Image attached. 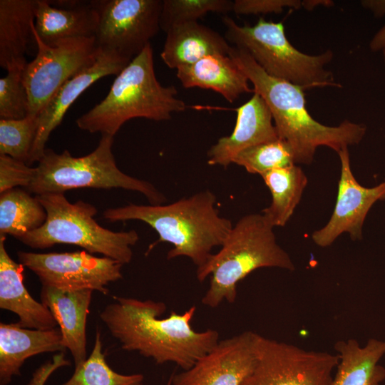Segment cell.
<instances>
[{"label": "cell", "mask_w": 385, "mask_h": 385, "mask_svg": "<svg viewBox=\"0 0 385 385\" xmlns=\"http://www.w3.org/2000/svg\"><path fill=\"white\" fill-rule=\"evenodd\" d=\"M232 48L218 32L197 21L175 25L166 32L160 53L170 68L194 63L210 55H229Z\"/></svg>", "instance_id": "7402d4cb"}, {"label": "cell", "mask_w": 385, "mask_h": 385, "mask_svg": "<svg viewBox=\"0 0 385 385\" xmlns=\"http://www.w3.org/2000/svg\"><path fill=\"white\" fill-rule=\"evenodd\" d=\"M334 349L339 357L332 385H380L385 368L379 364L385 355V340L370 339L361 346L354 339L338 341Z\"/></svg>", "instance_id": "603a6c76"}, {"label": "cell", "mask_w": 385, "mask_h": 385, "mask_svg": "<svg viewBox=\"0 0 385 385\" xmlns=\"http://www.w3.org/2000/svg\"><path fill=\"white\" fill-rule=\"evenodd\" d=\"M262 178L269 188L272 202L262 214L273 227H283L300 202L308 180L296 164L273 169Z\"/></svg>", "instance_id": "d4e9b609"}, {"label": "cell", "mask_w": 385, "mask_h": 385, "mask_svg": "<svg viewBox=\"0 0 385 385\" xmlns=\"http://www.w3.org/2000/svg\"><path fill=\"white\" fill-rule=\"evenodd\" d=\"M26 64L10 67L0 78V119H21L28 115L29 96L23 81Z\"/></svg>", "instance_id": "4dcf8cb0"}, {"label": "cell", "mask_w": 385, "mask_h": 385, "mask_svg": "<svg viewBox=\"0 0 385 385\" xmlns=\"http://www.w3.org/2000/svg\"><path fill=\"white\" fill-rule=\"evenodd\" d=\"M47 213L38 200L20 188L6 190L0 195V236L9 235L19 239L41 227Z\"/></svg>", "instance_id": "484cf974"}, {"label": "cell", "mask_w": 385, "mask_h": 385, "mask_svg": "<svg viewBox=\"0 0 385 385\" xmlns=\"http://www.w3.org/2000/svg\"><path fill=\"white\" fill-rule=\"evenodd\" d=\"M35 0H0V66L26 63L24 56L33 38Z\"/></svg>", "instance_id": "cb8c5ba5"}, {"label": "cell", "mask_w": 385, "mask_h": 385, "mask_svg": "<svg viewBox=\"0 0 385 385\" xmlns=\"http://www.w3.org/2000/svg\"><path fill=\"white\" fill-rule=\"evenodd\" d=\"M171 381H172V379L170 380V381L168 382V385H170V384H171Z\"/></svg>", "instance_id": "74e56055"}, {"label": "cell", "mask_w": 385, "mask_h": 385, "mask_svg": "<svg viewBox=\"0 0 385 385\" xmlns=\"http://www.w3.org/2000/svg\"><path fill=\"white\" fill-rule=\"evenodd\" d=\"M93 290H66L42 286L41 302L50 310L75 363L80 366L87 359L86 327Z\"/></svg>", "instance_id": "e0dca14e"}, {"label": "cell", "mask_w": 385, "mask_h": 385, "mask_svg": "<svg viewBox=\"0 0 385 385\" xmlns=\"http://www.w3.org/2000/svg\"><path fill=\"white\" fill-rule=\"evenodd\" d=\"M177 94L175 86H163L158 81L149 43L116 76L106 96L76 120V125L113 137L132 118L166 120L173 113L184 111L187 106Z\"/></svg>", "instance_id": "277c9868"}, {"label": "cell", "mask_w": 385, "mask_h": 385, "mask_svg": "<svg viewBox=\"0 0 385 385\" xmlns=\"http://www.w3.org/2000/svg\"><path fill=\"white\" fill-rule=\"evenodd\" d=\"M130 61L116 52L101 49L96 62L65 82L38 116L36 138L27 165L38 162L46 150V143L58 126L69 107L88 87L109 75H118Z\"/></svg>", "instance_id": "9a60e30c"}, {"label": "cell", "mask_w": 385, "mask_h": 385, "mask_svg": "<svg viewBox=\"0 0 385 385\" xmlns=\"http://www.w3.org/2000/svg\"><path fill=\"white\" fill-rule=\"evenodd\" d=\"M23 267L9 256L5 248V236H0V308L16 314L21 327L56 328L57 322L50 310L35 300L24 284Z\"/></svg>", "instance_id": "d6986e66"}, {"label": "cell", "mask_w": 385, "mask_h": 385, "mask_svg": "<svg viewBox=\"0 0 385 385\" xmlns=\"http://www.w3.org/2000/svg\"><path fill=\"white\" fill-rule=\"evenodd\" d=\"M36 174V168L6 155H0V193L22 186L28 188Z\"/></svg>", "instance_id": "1f68e13d"}, {"label": "cell", "mask_w": 385, "mask_h": 385, "mask_svg": "<svg viewBox=\"0 0 385 385\" xmlns=\"http://www.w3.org/2000/svg\"><path fill=\"white\" fill-rule=\"evenodd\" d=\"M113 299L99 314L101 321L123 349L136 351L158 364L174 362L187 371L218 342L216 330L192 328L195 306L182 314L173 311L168 317L159 319L166 309L162 302Z\"/></svg>", "instance_id": "6da1fadb"}, {"label": "cell", "mask_w": 385, "mask_h": 385, "mask_svg": "<svg viewBox=\"0 0 385 385\" xmlns=\"http://www.w3.org/2000/svg\"><path fill=\"white\" fill-rule=\"evenodd\" d=\"M381 51H382V53H383L384 62V65H385V44L383 46Z\"/></svg>", "instance_id": "8d00e7d4"}, {"label": "cell", "mask_w": 385, "mask_h": 385, "mask_svg": "<svg viewBox=\"0 0 385 385\" xmlns=\"http://www.w3.org/2000/svg\"><path fill=\"white\" fill-rule=\"evenodd\" d=\"M253 369L240 385H332L338 354L307 351L257 334Z\"/></svg>", "instance_id": "30bf717a"}, {"label": "cell", "mask_w": 385, "mask_h": 385, "mask_svg": "<svg viewBox=\"0 0 385 385\" xmlns=\"http://www.w3.org/2000/svg\"><path fill=\"white\" fill-rule=\"evenodd\" d=\"M143 378L140 374H118L108 365L102 352L101 332L98 330L89 357L75 367L71 377L60 385H142Z\"/></svg>", "instance_id": "4316f807"}, {"label": "cell", "mask_w": 385, "mask_h": 385, "mask_svg": "<svg viewBox=\"0 0 385 385\" xmlns=\"http://www.w3.org/2000/svg\"><path fill=\"white\" fill-rule=\"evenodd\" d=\"M20 264L32 271L42 286L66 290L88 289L108 294L107 286L122 279L123 264L86 251L35 253L19 251Z\"/></svg>", "instance_id": "7c38bea8"}, {"label": "cell", "mask_w": 385, "mask_h": 385, "mask_svg": "<svg viewBox=\"0 0 385 385\" xmlns=\"http://www.w3.org/2000/svg\"><path fill=\"white\" fill-rule=\"evenodd\" d=\"M361 4L376 17L385 16V0H363Z\"/></svg>", "instance_id": "e575fe53"}, {"label": "cell", "mask_w": 385, "mask_h": 385, "mask_svg": "<svg viewBox=\"0 0 385 385\" xmlns=\"http://www.w3.org/2000/svg\"><path fill=\"white\" fill-rule=\"evenodd\" d=\"M300 0H235L233 11L238 15H257L280 14L284 8L299 9L302 7Z\"/></svg>", "instance_id": "d6a6232c"}, {"label": "cell", "mask_w": 385, "mask_h": 385, "mask_svg": "<svg viewBox=\"0 0 385 385\" xmlns=\"http://www.w3.org/2000/svg\"><path fill=\"white\" fill-rule=\"evenodd\" d=\"M113 143V136L101 135L96 148L82 157H73L67 150L59 154L46 148L27 191L38 195L84 188H122L142 193L151 205L163 202L165 197L151 183L130 176L118 168Z\"/></svg>", "instance_id": "ba28073f"}, {"label": "cell", "mask_w": 385, "mask_h": 385, "mask_svg": "<svg viewBox=\"0 0 385 385\" xmlns=\"http://www.w3.org/2000/svg\"><path fill=\"white\" fill-rule=\"evenodd\" d=\"M215 203V195L207 190L168 205L128 204L108 208L103 216L111 222L135 220L147 223L159 235L150 250L158 242H169L173 248L168 252V260L188 257L198 268L207 262L213 247L222 245L233 226L219 215Z\"/></svg>", "instance_id": "3957f363"}, {"label": "cell", "mask_w": 385, "mask_h": 385, "mask_svg": "<svg viewBox=\"0 0 385 385\" xmlns=\"http://www.w3.org/2000/svg\"><path fill=\"white\" fill-rule=\"evenodd\" d=\"M38 118L0 119V155L28 163L36 138Z\"/></svg>", "instance_id": "f546056e"}, {"label": "cell", "mask_w": 385, "mask_h": 385, "mask_svg": "<svg viewBox=\"0 0 385 385\" xmlns=\"http://www.w3.org/2000/svg\"><path fill=\"white\" fill-rule=\"evenodd\" d=\"M69 365L70 361L65 359L63 351L59 352L53 356L51 361L43 364L36 370L29 385H44L54 371L60 367Z\"/></svg>", "instance_id": "836d02e7"}, {"label": "cell", "mask_w": 385, "mask_h": 385, "mask_svg": "<svg viewBox=\"0 0 385 385\" xmlns=\"http://www.w3.org/2000/svg\"><path fill=\"white\" fill-rule=\"evenodd\" d=\"M98 23L97 46L132 61L160 29L161 0L91 1Z\"/></svg>", "instance_id": "8fae6325"}, {"label": "cell", "mask_w": 385, "mask_h": 385, "mask_svg": "<svg viewBox=\"0 0 385 385\" xmlns=\"http://www.w3.org/2000/svg\"><path fill=\"white\" fill-rule=\"evenodd\" d=\"M37 53L25 66L23 81L29 96L28 115L38 116L59 88L96 61L101 49L95 36L71 38L48 45L32 24Z\"/></svg>", "instance_id": "9c48e42d"}, {"label": "cell", "mask_w": 385, "mask_h": 385, "mask_svg": "<svg viewBox=\"0 0 385 385\" xmlns=\"http://www.w3.org/2000/svg\"><path fill=\"white\" fill-rule=\"evenodd\" d=\"M59 329L41 330L21 327L17 323L0 324V385L9 384L29 357L46 352H62Z\"/></svg>", "instance_id": "ffe728a7"}, {"label": "cell", "mask_w": 385, "mask_h": 385, "mask_svg": "<svg viewBox=\"0 0 385 385\" xmlns=\"http://www.w3.org/2000/svg\"><path fill=\"white\" fill-rule=\"evenodd\" d=\"M338 155L341 174L335 207L326 225L312 235L314 242L322 247L331 245L344 232L353 240H361L368 212L376 201L385 199V181L373 188L361 185L351 172L348 148Z\"/></svg>", "instance_id": "5bb4252c"}, {"label": "cell", "mask_w": 385, "mask_h": 385, "mask_svg": "<svg viewBox=\"0 0 385 385\" xmlns=\"http://www.w3.org/2000/svg\"><path fill=\"white\" fill-rule=\"evenodd\" d=\"M273 228L263 214L245 215L232 226L220 251L197 270L200 282L211 274L203 304L215 308L224 299L233 303L238 282L257 269H295L288 253L277 244Z\"/></svg>", "instance_id": "5b68a950"}, {"label": "cell", "mask_w": 385, "mask_h": 385, "mask_svg": "<svg viewBox=\"0 0 385 385\" xmlns=\"http://www.w3.org/2000/svg\"><path fill=\"white\" fill-rule=\"evenodd\" d=\"M36 197L45 208L47 218L41 227L19 239L23 244L34 249L73 245L123 265L131 261V247L139 239L135 230L114 232L103 227L93 218L97 214L93 205L83 200L71 203L63 192L44 193Z\"/></svg>", "instance_id": "52a82bcc"}, {"label": "cell", "mask_w": 385, "mask_h": 385, "mask_svg": "<svg viewBox=\"0 0 385 385\" xmlns=\"http://www.w3.org/2000/svg\"><path fill=\"white\" fill-rule=\"evenodd\" d=\"M232 163L261 176L273 169L295 164L291 147L280 138L242 150L235 156Z\"/></svg>", "instance_id": "83f0119b"}, {"label": "cell", "mask_w": 385, "mask_h": 385, "mask_svg": "<svg viewBox=\"0 0 385 385\" xmlns=\"http://www.w3.org/2000/svg\"><path fill=\"white\" fill-rule=\"evenodd\" d=\"M225 38L244 49L270 76L287 81L302 89L333 86L341 88L326 66L334 56L331 49L318 55L301 52L287 39L282 22L260 17L254 25H239L232 19H222Z\"/></svg>", "instance_id": "8992f818"}, {"label": "cell", "mask_w": 385, "mask_h": 385, "mask_svg": "<svg viewBox=\"0 0 385 385\" xmlns=\"http://www.w3.org/2000/svg\"><path fill=\"white\" fill-rule=\"evenodd\" d=\"M235 111L237 119L232 133L220 138L207 151L210 165L227 167L242 150L279 138L271 111L257 93Z\"/></svg>", "instance_id": "2e32d148"}, {"label": "cell", "mask_w": 385, "mask_h": 385, "mask_svg": "<svg viewBox=\"0 0 385 385\" xmlns=\"http://www.w3.org/2000/svg\"><path fill=\"white\" fill-rule=\"evenodd\" d=\"M229 56L267 104L277 135L291 147L296 165L312 163L319 146L338 153L364 137V124L345 120L328 126L316 120L306 107L304 89L268 75L244 49L232 46Z\"/></svg>", "instance_id": "7a4b0ae2"}, {"label": "cell", "mask_w": 385, "mask_h": 385, "mask_svg": "<svg viewBox=\"0 0 385 385\" xmlns=\"http://www.w3.org/2000/svg\"><path fill=\"white\" fill-rule=\"evenodd\" d=\"M52 2L35 0L34 28L42 41L51 45L63 38L95 36L98 15L91 1Z\"/></svg>", "instance_id": "ac0fdd59"}, {"label": "cell", "mask_w": 385, "mask_h": 385, "mask_svg": "<svg viewBox=\"0 0 385 385\" xmlns=\"http://www.w3.org/2000/svg\"><path fill=\"white\" fill-rule=\"evenodd\" d=\"M230 0H163L160 26L165 33L173 26L197 21L209 12L227 14L233 11Z\"/></svg>", "instance_id": "f1b7e54d"}, {"label": "cell", "mask_w": 385, "mask_h": 385, "mask_svg": "<svg viewBox=\"0 0 385 385\" xmlns=\"http://www.w3.org/2000/svg\"><path fill=\"white\" fill-rule=\"evenodd\" d=\"M334 4V1L331 0H304L302 1V7L309 11L319 6L329 7Z\"/></svg>", "instance_id": "d590c367"}, {"label": "cell", "mask_w": 385, "mask_h": 385, "mask_svg": "<svg viewBox=\"0 0 385 385\" xmlns=\"http://www.w3.org/2000/svg\"><path fill=\"white\" fill-rule=\"evenodd\" d=\"M257 337L246 331L218 341L192 368L175 375L173 385H240L255 364Z\"/></svg>", "instance_id": "4fadbf2b"}, {"label": "cell", "mask_w": 385, "mask_h": 385, "mask_svg": "<svg viewBox=\"0 0 385 385\" xmlns=\"http://www.w3.org/2000/svg\"><path fill=\"white\" fill-rule=\"evenodd\" d=\"M176 76L185 88L210 89L233 103L245 93L254 92L249 79L229 55L207 56L197 62L178 67Z\"/></svg>", "instance_id": "44dd1931"}]
</instances>
